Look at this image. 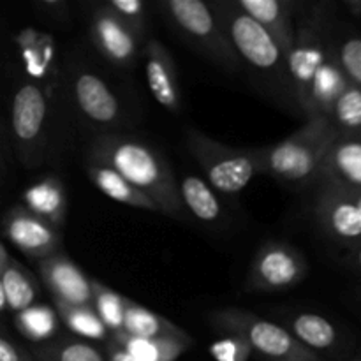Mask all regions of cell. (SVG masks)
Listing matches in <instances>:
<instances>
[{
	"mask_svg": "<svg viewBox=\"0 0 361 361\" xmlns=\"http://www.w3.org/2000/svg\"><path fill=\"white\" fill-rule=\"evenodd\" d=\"M210 4L243 69L252 74L254 81L274 97L281 108L303 116L284 48L263 25L250 18L236 0H215Z\"/></svg>",
	"mask_w": 361,
	"mask_h": 361,
	"instance_id": "1",
	"label": "cell"
},
{
	"mask_svg": "<svg viewBox=\"0 0 361 361\" xmlns=\"http://www.w3.org/2000/svg\"><path fill=\"white\" fill-rule=\"evenodd\" d=\"M88 157L106 162L126 176L143 196L157 207L159 214L183 221L187 217L171 166L162 154L141 137L122 133H102L88 148Z\"/></svg>",
	"mask_w": 361,
	"mask_h": 361,
	"instance_id": "2",
	"label": "cell"
},
{
	"mask_svg": "<svg viewBox=\"0 0 361 361\" xmlns=\"http://www.w3.org/2000/svg\"><path fill=\"white\" fill-rule=\"evenodd\" d=\"M338 137L330 118H309L291 136L270 147L257 148L261 173L296 187L319 183L324 159Z\"/></svg>",
	"mask_w": 361,
	"mask_h": 361,
	"instance_id": "3",
	"label": "cell"
},
{
	"mask_svg": "<svg viewBox=\"0 0 361 361\" xmlns=\"http://www.w3.org/2000/svg\"><path fill=\"white\" fill-rule=\"evenodd\" d=\"M338 34V18L334 2H305L296 23V41L289 51V71L298 95L300 108H305L317 71L334 56Z\"/></svg>",
	"mask_w": 361,
	"mask_h": 361,
	"instance_id": "4",
	"label": "cell"
},
{
	"mask_svg": "<svg viewBox=\"0 0 361 361\" xmlns=\"http://www.w3.org/2000/svg\"><path fill=\"white\" fill-rule=\"evenodd\" d=\"M157 6L173 30L194 51L229 74L243 69L212 4L201 0H162Z\"/></svg>",
	"mask_w": 361,
	"mask_h": 361,
	"instance_id": "5",
	"label": "cell"
},
{
	"mask_svg": "<svg viewBox=\"0 0 361 361\" xmlns=\"http://www.w3.org/2000/svg\"><path fill=\"white\" fill-rule=\"evenodd\" d=\"M185 143L190 155L201 168L203 178L224 196L245 189L250 180L261 173L257 148H233L197 129H189Z\"/></svg>",
	"mask_w": 361,
	"mask_h": 361,
	"instance_id": "6",
	"label": "cell"
},
{
	"mask_svg": "<svg viewBox=\"0 0 361 361\" xmlns=\"http://www.w3.org/2000/svg\"><path fill=\"white\" fill-rule=\"evenodd\" d=\"M208 319L214 330L240 335L249 342L254 353H259L271 361L319 360L316 353L300 344L288 328L263 319L245 309H219L210 312Z\"/></svg>",
	"mask_w": 361,
	"mask_h": 361,
	"instance_id": "7",
	"label": "cell"
},
{
	"mask_svg": "<svg viewBox=\"0 0 361 361\" xmlns=\"http://www.w3.org/2000/svg\"><path fill=\"white\" fill-rule=\"evenodd\" d=\"M48 95L41 85L25 81L11 101V130L25 164H34L48 134Z\"/></svg>",
	"mask_w": 361,
	"mask_h": 361,
	"instance_id": "8",
	"label": "cell"
},
{
	"mask_svg": "<svg viewBox=\"0 0 361 361\" xmlns=\"http://www.w3.org/2000/svg\"><path fill=\"white\" fill-rule=\"evenodd\" d=\"M307 271L309 264L295 245L271 240L264 242L254 254L245 286L249 291H284L298 286Z\"/></svg>",
	"mask_w": 361,
	"mask_h": 361,
	"instance_id": "9",
	"label": "cell"
},
{
	"mask_svg": "<svg viewBox=\"0 0 361 361\" xmlns=\"http://www.w3.org/2000/svg\"><path fill=\"white\" fill-rule=\"evenodd\" d=\"M71 101L78 115L102 133H115L123 122L122 102L108 81L95 71L81 67L71 74Z\"/></svg>",
	"mask_w": 361,
	"mask_h": 361,
	"instance_id": "10",
	"label": "cell"
},
{
	"mask_svg": "<svg viewBox=\"0 0 361 361\" xmlns=\"http://www.w3.org/2000/svg\"><path fill=\"white\" fill-rule=\"evenodd\" d=\"M314 215L331 242L348 249L361 243V190L319 183Z\"/></svg>",
	"mask_w": 361,
	"mask_h": 361,
	"instance_id": "11",
	"label": "cell"
},
{
	"mask_svg": "<svg viewBox=\"0 0 361 361\" xmlns=\"http://www.w3.org/2000/svg\"><path fill=\"white\" fill-rule=\"evenodd\" d=\"M2 229L7 242L35 263L62 250V231L37 217L23 203L13 204L6 212Z\"/></svg>",
	"mask_w": 361,
	"mask_h": 361,
	"instance_id": "12",
	"label": "cell"
},
{
	"mask_svg": "<svg viewBox=\"0 0 361 361\" xmlns=\"http://www.w3.org/2000/svg\"><path fill=\"white\" fill-rule=\"evenodd\" d=\"M90 39L101 56L120 69H133L140 51L143 53V41L113 13L108 2L99 4L92 13Z\"/></svg>",
	"mask_w": 361,
	"mask_h": 361,
	"instance_id": "13",
	"label": "cell"
},
{
	"mask_svg": "<svg viewBox=\"0 0 361 361\" xmlns=\"http://www.w3.org/2000/svg\"><path fill=\"white\" fill-rule=\"evenodd\" d=\"M37 268L53 302L62 305H92V279L63 250L39 261Z\"/></svg>",
	"mask_w": 361,
	"mask_h": 361,
	"instance_id": "14",
	"label": "cell"
},
{
	"mask_svg": "<svg viewBox=\"0 0 361 361\" xmlns=\"http://www.w3.org/2000/svg\"><path fill=\"white\" fill-rule=\"evenodd\" d=\"M141 55L145 60V74L152 97L168 111L178 113L182 109V94L171 53L161 41L148 39L143 44Z\"/></svg>",
	"mask_w": 361,
	"mask_h": 361,
	"instance_id": "15",
	"label": "cell"
},
{
	"mask_svg": "<svg viewBox=\"0 0 361 361\" xmlns=\"http://www.w3.org/2000/svg\"><path fill=\"white\" fill-rule=\"evenodd\" d=\"M250 18L263 25L288 53L296 41V23L305 2L296 0H236Z\"/></svg>",
	"mask_w": 361,
	"mask_h": 361,
	"instance_id": "16",
	"label": "cell"
},
{
	"mask_svg": "<svg viewBox=\"0 0 361 361\" xmlns=\"http://www.w3.org/2000/svg\"><path fill=\"white\" fill-rule=\"evenodd\" d=\"M39 284L34 275L11 256L6 243L0 245V309L2 314L16 316L21 310L35 305Z\"/></svg>",
	"mask_w": 361,
	"mask_h": 361,
	"instance_id": "17",
	"label": "cell"
},
{
	"mask_svg": "<svg viewBox=\"0 0 361 361\" xmlns=\"http://www.w3.org/2000/svg\"><path fill=\"white\" fill-rule=\"evenodd\" d=\"M319 183L361 190V136H341L324 159Z\"/></svg>",
	"mask_w": 361,
	"mask_h": 361,
	"instance_id": "18",
	"label": "cell"
},
{
	"mask_svg": "<svg viewBox=\"0 0 361 361\" xmlns=\"http://www.w3.org/2000/svg\"><path fill=\"white\" fill-rule=\"evenodd\" d=\"M21 203L62 231L67 217V192L59 175H46L27 187L21 194Z\"/></svg>",
	"mask_w": 361,
	"mask_h": 361,
	"instance_id": "19",
	"label": "cell"
},
{
	"mask_svg": "<svg viewBox=\"0 0 361 361\" xmlns=\"http://www.w3.org/2000/svg\"><path fill=\"white\" fill-rule=\"evenodd\" d=\"M87 175L90 178V182L101 190L104 196H108L109 200L116 201L120 204H126V207L140 208V210H148V212H157V207L148 200L147 196L140 192L126 176L120 175L115 168H111L106 162L99 161V159H87Z\"/></svg>",
	"mask_w": 361,
	"mask_h": 361,
	"instance_id": "20",
	"label": "cell"
},
{
	"mask_svg": "<svg viewBox=\"0 0 361 361\" xmlns=\"http://www.w3.org/2000/svg\"><path fill=\"white\" fill-rule=\"evenodd\" d=\"M348 85L349 80L345 78L344 71H342L341 63L334 53V56L314 76L309 99H307V104L303 108V116L307 120L314 118V116L330 118L335 102L341 97L342 92L348 88Z\"/></svg>",
	"mask_w": 361,
	"mask_h": 361,
	"instance_id": "21",
	"label": "cell"
},
{
	"mask_svg": "<svg viewBox=\"0 0 361 361\" xmlns=\"http://www.w3.org/2000/svg\"><path fill=\"white\" fill-rule=\"evenodd\" d=\"M180 194L187 214L208 226L221 224L224 219V207L219 192L197 175H187L180 180Z\"/></svg>",
	"mask_w": 361,
	"mask_h": 361,
	"instance_id": "22",
	"label": "cell"
},
{
	"mask_svg": "<svg viewBox=\"0 0 361 361\" xmlns=\"http://www.w3.org/2000/svg\"><path fill=\"white\" fill-rule=\"evenodd\" d=\"M111 337L120 345H123L136 361H176L192 345L190 335L187 337L140 338L122 331V334H115Z\"/></svg>",
	"mask_w": 361,
	"mask_h": 361,
	"instance_id": "23",
	"label": "cell"
},
{
	"mask_svg": "<svg viewBox=\"0 0 361 361\" xmlns=\"http://www.w3.org/2000/svg\"><path fill=\"white\" fill-rule=\"evenodd\" d=\"M123 334L133 335L140 338H161V337H187V331L182 330L178 324L166 319L155 310L136 303L134 300L127 298L126 303V324Z\"/></svg>",
	"mask_w": 361,
	"mask_h": 361,
	"instance_id": "24",
	"label": "cell"
},
{
	"mask_svg": "<svg viewBox=\"0 0 361 361\" xmlns=\"http://www.w3.org/2000/svg\"><path fill=\"white\" fill-rule=\"evenodd\" d=\"M32 353L37 361H108L104 348L71 334L59 335L46 344L35 345Z\"/></svg>",
	"mask_w": 361,
	"mask_h": 361,
	"instance_id": "25",
	"label": "cell"
},
{
	"mask_svg": "<svg viewBox=\"0 0 361 361\" xmlns=\"http://www.w3.org/2000/svg\"><path fill=\"white\" fill-rule=\"evenodd\" d=\"M13 321L21 337L34 342L35 345H42L59 337L60 324H62L55 307L46 305V303H35L21 310L16 316H13Z\"/></svg>",
	"mask_w": 361,
	"mask_h": 361,
	"instance_id": "26",
	"label": "cell"
},
{
	"mask_svg": "<svg viewBox=\"0 0 361 361\" xmlns=\"http://www.w3.org/2000/svg\"><path fill=\"white\" fill-rule=\"evenodd\" d=\"M289 331L300 344L310 351H330L338 344V331L331 321L314 312L295 314L289 321Z\"/></svg>",
	"mask_w": 361,
	"mask_h": 361,
	"instance_id": "27",
	"label": "cell"
},
{
	"mask_svg": "<svg viewBox=\"0 0 361 361\" xmlns=\"http://www.w3.org/2000/svg\"><path fill=\"white\" fill-rule=\"evenodd\" d=\"M55 309L59 312L60 319H62L63 326L69 330L71 335L74 337L85 338L90 342H106L109 341L111 334L101 317L97 316L95 309L92 305H62V303H55Z\"/></svg>",
	"mask_w": 361,
	"mask_h": 361,
	"instance_id": "28",
	"label": "cell"
},
{
	"mask_svg": "<svg viewBox=\"0 0 361 361\" xmlns=\"http://www.w3.org/2000/svg\"><path fill=\"white\" fill-rule=\"evenodd\" d=\"M92 291H94L92 307L101 317L104 326L109 330V334H122L123 324H126L127 296L120 295L118 291L102 284L97 279H92Z\"/></svg>",
	"mask_w": 361,
	"mask_h": 361,
	"instance_id": "29",
	"label": "cell"
},
{
	"mask_svg": "<svg viewBox=\"0 0 361 361\" xmlns=\"http://www.w3.org/2000/svg\"><path fill=\"white\" fill-rule=\"evenodd\" d=\"M330 122L338 136H361V88L349 83L331 109Z\"/></svg>",
	"mask_w": 361,
	"mask_h": 361,
	"instance_id": "30",
	"label": "cell"
},
{
	"mask_svg": "<svg viewBox=\"0 0 361 361\" xmlns=\"http://www.w3.org/2000/svg\"><path fill=\"white\" fill-rule=\"evenodd\" d=\"M335 56L349 83L361 88V37L338 30L335 41Z\"/></svg>",
	"mask_w": 361,
	"mask_h": 361,
	"instance_id": "31",
	"label": "cell"
},
{
	"mask_svg": "<svg viewBox=\"0 0 361 361\" xmlns=\"http://www.w3.org/2000/svg\"><path fill=\"white\" fill-rule=\"evenodd\" d=\"M113 13L141 39L147 35V4L143 0H108Z\"/></svg>",
	"mask_w": 361,
	"mask_h": 361,
	"instance_id": "32",
	"label": "cell"
},
{
	"mask_svg": "<svg viewBox=\"0 0 361 361\" xmlns=\"http://www.w3.org/2000/svg\"><path fill=\"white\" fill-rule=\"evenodd\" d=\"M252 353L249 342L235 334H222L210 345V355L215 361H249Z\"/></svg>",
	"mask_w": 361,
	"mask_h": 361,
	"instance_id": "33",
	"label": "cell"
},
{
	"mask_svg": "<svg viewBox=\"0 0 361 361\" xmlns=\"http://www.w3.org/2000/svg\"><path fill=\"white\" fill-rule=\"evenodd\" d=\"M0 361H37L34 353L25 349L20 342L11 338L7 331L0 335Z\"/></svg>",
	"mask_w": 361,
	"mask_h": 361,
	"instance_id": "34",
	"label": "cell"
},
{
	"mask_svg": "<svg viewBox=\"0 0 361 361\" xmlns=\"http://www.w3.org/2000/svg\"><path fill=\"white\" fill-rule=\"evenodd\" d=\"M102 348H104L108 361H136L127 353V349L123 345H120L113 337H109V341L106 344H102Z\"/></svg>",
	"mask_w": 361,
	"mask_h": 361,
	"instance_id": "35",
	"label": "cell"
},
{
	"mask_svg": "<svg viewBox=\"0 0 361 361\" xmlns=\"http://www.w3.org/2000/svg\"><path fill=\"white\" fill-rule=\"evenodd\" d=\"M39 9L44 14L51 16L55 21H60L62 18L67 16V4L62 0H44L39 2Z\"/></svg>",
	"mask_w": 361,
	"mask_h": 361,
	"instance_id": "36",
	"label": "cell"
},
{
	"mask_svg": "<svg viewBox=\"0 0 361 361\" xmlns=\"http://www.w3.org/2000/svg\"><path fill=\"white\" fill-rule=\"evenodd\" d=\"M348 259H349V264H351L355 270L361 271V243H358L356 247H353L351 252H349V256H348Z\"/></svg>",
	"mask_w": 361,
	"mask_h": 361,
	"instance_id": "37",
	"label": "cell"
},
{
	"mask_svg": "<svg viewBox=\"0 0 361 361\" xmlns=\"http://www.w3.org/2000/svg\"><path fill=\"white\" fill-rule=\"evenodd\" d=\"M342 7L348 11V14L355 18H361V0H345L342 2Z\"/></svg>",
	"mask_w": 361,
	"mask_h": 361,
	"instance_id": "38",
	"label": "cell"
},
{
	"mask_svg": "<svg viewBox=\"0 0 361 361\" xmlns=\"http://www.w3.org/2000/svg\"><path fill=\"white\" fill-rule=\"evenodd\" d=\"M288 361H321V360H288Z\"/></svg>",
	"mask_w": 361,
	"mask_h": 361,
	"instance_id": "39",
	"label": "cell"
}]
</instances>
